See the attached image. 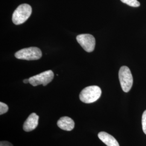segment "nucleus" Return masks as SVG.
<instances>
[{"label": "nucleus", "mask_w": 146, "mask_h": 146, "mask_svg": "<svg viewBox=\"0 0 146 146\" xmlns=\"http://www.w3.org/2000/svg\"><path fill=\"white\" fill-rule=\"evenodd\" d=\"M102 94L101 89L97 86H91L84 88L80 94V99L85 104H91L96 101Z\"/></svg>", "instance_id": "obj_1"}, {"label": "nucleus", "mask_w": 146, "mask_h": 146, "mask_svg": "<svg viewBox=\"0 0 146 146\" xmlns=\"http://www.w3.org/2000/svg\"><path fill=\"white\" fill-rule=\"evenodd\" d=\"M32 13L31 6L26 3L19 5L14 11L12 21L16 25H21L25 23L31 16Z\"/></svg>", "instance_id": "obj_2"}, {"label": "nucleus", "mask_w": 146, "mask_h": 146, "mask_svg": "<svg viewBox=\"0 0 146 146\" xmlns=\"http://www.w3.org/2000/svg\"><path fill=\"white\" fill-rule=\"evenodd\" d=\"M41 50L37 47H31L22 49L15 54L17 59L25 60H37L42 57Z\"/></svg>", "instance_id": "obj_3"}, {"label": "nucleus", "mask_w": 146, "mask_h": 146, "mask_svg": "<svg viewBox=\"0 0 146 146\" xmlns=\"http://www.w3.org/2000/svg\"><path fill=\"white\" fill-rule=\"evenodd\" d=\"M119 78L123 91L129 92L133 84V78L130 69L127 66L121 67L119 72Z\"/></svg>", "instance_id": "obj_4"}, {"label": "nucleus", "mask_w": 146, "mask_h": 146, "mask_svg": "<svg viewBox=\"0 0 146 146\" xmlns=\"http://www.w3.org/2000/svg\"><path fill=\"white\" fill-rule=\"evenodd\" d=\"M54 76V74L52 70H47L31 77L29 78V84L34 87L40 84H42L43 86H46L48 84L52 82Z\"/></svg>", "instance_id": "obj_5"}, {"label": "nucleus", "mask_w": 146, "mask_h": 146, "mask_svg": "<svg viewBox=\"0 0 146 146\" xmlns=\"http://www.w3.org/2000/svg\"><path fill=\"white\" fill-rule=\"evenodd\" d=\"M76 40L80 46L87 52H92L95 46V39L93 35L89 34H83L76 36Z\"/></svg>", "instance_id": "obj_6"}, {"label": "nucleus", "mask_w": 146, "mask_h": 146, "mask_svg": "<svg viewBox=\"0 0 146 146\" xmlns=\"http://www.w3.org/2000/svg\"><path fill=\"white\" fill-rule=\"evenodd\" d=\"M38 119L39 117L36 113H31L23 124V130L27 132L34 130L38 125Z\"/></svg>", "instance_id": "obj_7"}, {"label": "nucleus", "mask_w": 146, "mask_h": 146, "mask_svg": "<svg viewBox=\"0 0 146 146\" xmlns=\"http://www.w3.org/2000/svg\"><path fill=\"white\" fill-rule=\"evenodd\" d=\"M57 125L58 127L62 130L70 131L74 129L75 123L74 121L69 117L63 116L58 120Z\"/></svg>", "instance_id": "obj_8"}, {"label": "nucleus", "mask_w": 146, "mask_h": 146, "mask_svg": "<svg viewBox=\"0 0 146 146\" xmlns=\"http://www.w3.org/2000/svg\"><path fill=\"white\" fill-rule=\"evenodd\" d=\"M98 137L107 146H120L115 137L106 132H100L98 134Z\"/></svg>", "instance_id": "obj_9"}, {"label": "nucleus", "mask_w": 146, "mask_h": 146, "mask_svg": "<svg viewBox=\"0 0 146 146\" xmlns=\"http://www.w3.org/2000/svg\"><path fill=\"white\" fill-rule=\"evenodd\" d=\"M121 1L133 7H138L140 5V2L137 0H121Z\"/></svg>", "instance_id": "obj_10"}, {"label": "nucleus", "mask_w": 146, "mask_h": 146, "mask_svg": "<svg viewBox=\"0 0 146 146\" xmlns=\"http://www.w3.org/2000/svg\"><path fill=\"white\" fill-rule=\"evenodd\" d=\"M8 110V106L3 102H0V114L2 115Z\"/></svg>", "instance_id": "obj_11"}, {"label": "nucleus", "mask_w": 146, "mask_h": 146, "mask_svg": "<svg viewBox=\"0 0 146 146\" xmlns=\"http://www.w3.org/2000/svg\"><path fill=\"white\" fill-rule=\"evenodd\" d=\"M142 129L144 133L146 135V110L143 112L142 117Z\"/></svg>", "instance_id": "obj_12"}, {"label": "nucleus", "mask_w": 146, "mask_h": 146, "mask_svg": "<svg viewBox=\"0 0 146 146\" xmlns=\"http://www.w3.org/2000/svg\"><path fill=\"white\" fill-rule=\"evenodd\" d=\"M0 146H13V145L8 141H1L0 142Z\"/></svg>", "instance_id": "obj_13"}, {"label": "nucleus", "mask_w": 146, "mask_h": 146, "mask_svg": "<svg viewBox=\"0 0 146 146\" xmlns=\"http://www.w3.org/2000/svg\"><path fill=\"white\" fill-rule=\"evenodd\" d=\"M23 83L25 84H28V83H29V79H25L23 81Z\"/></svg>", "instance_id": "obj_14"}]
</instances>
